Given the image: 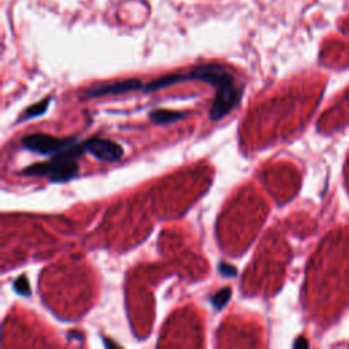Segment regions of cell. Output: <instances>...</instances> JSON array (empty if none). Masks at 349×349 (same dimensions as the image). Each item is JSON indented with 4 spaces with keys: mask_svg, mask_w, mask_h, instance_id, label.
<instances>
[{
    "mask_svg": "<svg viewBox=\"0 0 349 349\" xmlns=\"http://www.w3.org/2000/svg\"><path fill=\"white\" fill-rule=\"evenodd\" d=\"M85 153L82 144H74L70 148L57 153L48 163L33 164L30 167L22 169L21 175L24 176L47 177L52 183H65L74 179L80 172V165L77 159Z\"/></svg>",
    "mask_w": 349,
    "mask_h": 349,
    "instance_id": "cell-1",
    "label": "cell"
},
{
    "mask_svg": "<svg viewBox=\"0 0 349 349\" xmlns=\"http://www.w3.org/2000/svg\"><path fill=\"white\" fill-rule=\"evenodd\" d=\"M243 89L232 80L216 89V96L210 107L209 117L212 121L221 120L229 115L242 101Z\"/></svg>",
    "mask_w": 349,
    "mask_h": 349,
    "instance_id": "cell-2",
    "label": "cell"
},
{
    "mask_svg": "<svg viewBox=\"0 0 349 349\" xmlns=\"http://www.w3.org/2000/svg\"><path fill=\"white\" fill-rule=\"evenodd\" d=\"M22 146L33 153L41 156H56L77 142L75 136L70 138H56L47 134H30L22 138Z\"/></svg>",
    "mask_w": 349,
    "mask_h": 349,
    "instance_id": "cell-3",
    "label": "cell"
},
{
    "mask_svg": "<svg viewBox=\"0 0 349 349\" xmlns=\"http://www.w3.org/2000/svg\"><path fill=\"white\" fill-rule=\"evenodd\" d=\"M82 146L85 153H89L103 163H116L123 157V148L111 139L94 136L82 142Z\"/></svg>",
    "mask_w": 349,
    "mask_h": 349,
    "instance_id": "cell-4",
    "label": "cell"
},
{
    "mask_svg": "<svg viewBox=\"0 0 349 349\" xmlns=\"http://www.w3.org/2000/svg\"><path fill=\"white\" fill-rule=\"evenodd\" d=\"M144 85L139 80H123L109 82V84L98 85L94 88L89 89L86 92L88 97H103V96H116V94H124L135 90H142Z\"/></svg>",
    "mask_w": 349,
    "mask_h": 349,
    "instance_id": "cell-5",
    "label": "cell"
},
{
    "mask_svg": "<svg viewBox=\"0 0 349 349\" xmlns=\"http://www.w3.org/2000/svg\"><path fill=\"white\" fill-rule=\"evenodd\" d=\"M184 116H186L184 112L169 111V109H156L149 113V119L156 124H169L173 121L182 120Z\"/></svg>",
    "mask_w": 349,
    "mask_h": 349,
    "instance_id": "cell-6",
    "label": "cell"
},
{
    "mask_svg": "<svg viewBox=\"0 0 349 349\" xmlns=\"http://www.w3.org/2000/svg\"><path fill=\"white\" fill-rule=\"evenodd\" d=\"M49 104H51V98H45V100H42L40 103L34 104V105H30V107L25 111L24 116L21 117V120L26 121L30 120V119H34V117L41 116V115H44V113L47 112Z\"/></svg>",
    "mask_w": 349,
    "mask_h": 349,
    "instance_id": "cell-7",
    "label": "cell"
},
{
    "mask_svg": "<svg viewBox=\"0 0 349 349\" xmlns=\"http://www.w3.org/2000/svg\"><path fill=\"white\" fill-rule=\"evenodd\" d=\"M231 294H232V289L231 288L220 289L219 292H216V294L212 296V299H210L212 306H213L216 310L224 308L225 307V304L229 302V299H231Z\"/></svg>",
    "mask_w": 349,
    "mask_h": 349,
    "instance_id": "cell-8",
    "label": "cell"
},
{
    "mask_svg": "<svg viewBox=\"0 0 349 349\" xmlns=\"http://www.w3.org/2000/svg\"><path fill=\"white\" fill-rule=\"evenodd\" d=\"M14 291L21 296H29L30 295V285L26 275H21L14 281Z\"/></svg>",
    "mask_w": 349,
    "mask_h": 349,
    "instance_id": "cell-9",
    "label": "cell"
},
{
    "mask_svg": "<svg viewBox=\"0 0 349 349\" xmlns=\"http://www.w3.org/2000/svg\"><path fill=\"white\" fill-rule=\"evenodd\" d=\"M219 271L220 274L224 275V277H236L238 274V270L236 267L232 265H229L227 262H221L219 265Z\"/></svg>",
    "mask_w": 349,
    "mask_h": 349,
    "instance_id": "cell-10",
    "label": "cell"
},
{
    "mask_svg": "<svg viewBox=\"0 0 349 349\" xmlns=\"http://www.w3.org/2000/svg\"><path fill=\"white\" fill-rule=\"evenodd\" d=\"M295 346H296V348H298V346H307V341H304L303 338H300L298 342H295Z\"/></svg>",
    "mask_w": 349,
    "mask_h": 349,
    "instance_id": "cell-11",
    "label": "cell"
}]
</instances>
